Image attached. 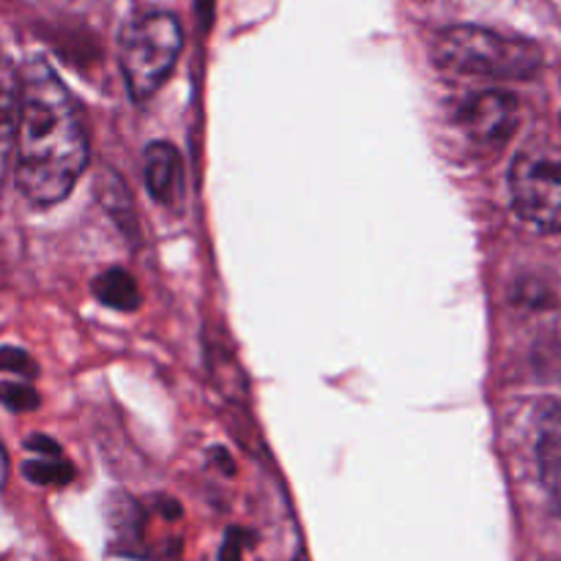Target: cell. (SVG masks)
Masks as SVG:
<instances>
[{"mask_svg": "<svg viewBox=\"0 0 561 561\" xmlns=\"http://www.w3.org/2000/svg\"><path fill=\"white\" fill-rule=\"evenodd\" d=\"M96 195L99 203L104 206V211L118 222V228L124 233H135V206H131L129 190L124 186V181L115 173H104L96 181Z\"/></svg>", "mask_w": 561, "mask_h": 561, "instance_id": "10", "label": "cell"}, {"mask_svg": "<svg viewBox=\"0 0 561 561\" xmlns=\"http://www.w3.org/2000/svg\"><path fill=\"white\" fill-rule=\"evenodd\" d=\"M16 121H20V71L0 58V181L14 157Z\"/></svg>", "mask_w": 561, "mask_h": 561, "instance_id": "8", "label": "cell"}, {"mask_svg": "<svg viewBox=\"0 0 561 561\" xmlns=\"http://www.w3.org/2000/svg\"><path fill=\"white\" fill-rule=\"evenodd\" d=\"M518 99L507 91H482L466 99L458 110V124L474 146L499 148L518 126Z\"/></svg>", "mask_w": 561, "mask_h": 561, "instance_id": "5", "label": "cell"}, {"mask_svg": "<svg viewBox=\"0 0 561 561\" xmlns=\"http://www.w3.org/2000/svg\"><path fill=\"white\" fill-rule=\"evenodd\" d=\"M510 197L524 222L540 233L561 236V151L524 148L510 168Z\"/></svg>", "mask_w": 561, "mask_h": 561, "instance_id": "4", "label": "cell"}, {"mask_svg": "<svg viewBox=\"0 0 561 561\" xmlns=\"http://www.w3.org/2000/svg\"><path fill=\"white\" fill-rule=\"evenodd\" d=\"M0 403L14 411V414H31V411L38 409V394L27 383L5 381L0 383Z\"/></svg>", "mask_w": 561, "mask_h": 561, "instance_id": "12", "label": "cell"}, {"mask_svg": "<svg viewBox=\"0 0 561 561\" xmlns=\"http://www.w3.org/2000/svg\"><path fill=\"white\" fill-rule=\"evenodd\" d=\"M537 466L542 488L561 513V405L546 403L540 411V436H537Z\"/></svg>", "mask_w": 561, "mask_h": 561, "instance_id": "7", "label": "cell"}, {"mask_svg": "<svg viewBox=\"0 0 561 561\" xmlns=\"http://www.w3.org/2000/svg\"><path fill=\"white\" fill-rule=\"evenodd\" d=\"M296 561H305V559H296Z\"/></svg>", "mask_w": 561, "mask_h": 561, "instance_id": "17", "label": "cell"}, {"mask_svg": "<svg viewBox=\"0 0 561 561\" xmlns=\"http://www.w3.org/2000/svg\"><path fill=\"white\" fill-rule=\"evenodd\" d=\"M431 55L438 69L485 80H531L542 69V49L535 42L477 25L444 27Z\"/></svg>", "mask_w": 561, "mask_h": 561, "instance_id": "2", "label": "cell"}, {"mask_svg": "<svg viewBox=\"0 0 561 561\" xmlns=\"http://www.w3.org/2000/svg\"><path fill=\"white\" fill-rule=\"evenodd\" d=\"M181 47H184V31L168 11L142 14L124 27L121 69L129 96L137 104L148 102L164 85L170 71L179 64Z\"/></svg>", "mask_w": 561, "mask_h": 561, "instance_id": "3", "label": "cell"}, {"mask_svg": "<svg viewBox=\"0 0 561 561\" xmlns=\"http://www.w3.org/2000/svg\"><path fill=\"white\" fill-rule=\"evenodd\" d=\"M5 477H9V458H5V449L0 447V488L5 485Z\"/></svg>", "mask_w": 561, "mask_h": 561, "instance_id": "16", "label": "cell"}, {"mask_svg": "<svg viewBox=\"0 0 561 561\" xmlns=\"http://www.w3.org/2000/svg\"><path fill=\"white\" fill-rule=\"evenodd\" d=\"M142 173L148 192L162 206H175L184 197V159L170 142L157 140L146 148Z\"/></svg>", "mask_w": 561, "mask_h": 561, "instance_id": "6", "label": "cell"}, {"mask_svg": "<svg viewBox=\"0 0 561 561\" xmlns=\"http://www.w3.org/2000/svg\"><path fill=\"white\" fill-rule=\"evenodd\" d=\"M93 296L104 307L118 312H135L142 301L135 277L129 272H124V268H107L104 274H99L93 279Z\"/></svg>", "mask_w": 561, "mask_h": 561, "instance_id": "9", "label": "cell"}, {"mask_svg": "<svg viewBox=\"0 0 561 561\" xmlns=\"http://www.w3.org/2000/svg\"><path fill=\"white\" fill-rule=\"evenodd\" d=\"M0 373H14L22 378H36L38 367L27 351L16 348V345H0Z\"/></svg>", "mask_w": 561, "mask_h": 561, "instance_id": "13", "label": "cell"}, {"mask_svg": "<svg viewBox=\"0 0 561 561\" xmlns=\"http://www.w3.org/2000/svg\"><path fill=\"white\" fill-rule=\"evenodd\" d=\"M247 548H250V537L241 529H230L219 551V561H244Z\"/></svg>", "mask_w": 561, "mask_h": 561, "instance_id": "14", "label": "cell"}, {"mask_svg": "<svg viewBox=\"0 0 561 561\" xmlns=\"http://www.w3.org/2000/svg\"><path fill=\"white\" fill-rule=\"evenodd\" d=\"M88 131L75 93L44 60L20 75L14 140L16 186L33 206L66 201L88 168Z\"/></svg>", "mask_w": 561, "mask_h": 561, "instance_id": "1", "label": "cell"}, {"mask_svg": "<svg viewBox=\"0 0 561 561\" xmlns=\"http://www.w3.org/2000/svg\"><path fill=\"white\" fill-rule=\"evenodd\" d=\"M25 447L31 449V453L36 455V458H60V447H58V444H55L53 438L42 436V433H36V436L27 438Z\"/></svg>", "mask_w": 561, "mask_h": 561, "instance_id": "15", "label": "cell"}, {"mask_svg": "<svg viewBox=\"0 0 561 561\" xmlns=\"http://www.w3.org/2000/svg\"><path fill=\"white\" fill-rule=\"evenodd\" d=\"M22 474L33 485H69L75 469L71 463H66L64 455L60 458H31L22 466Z\"/></svg>", "mask_w": 561, "mask_h": 561, "instance_id": "11", "label": "cell"}]
</instances>
